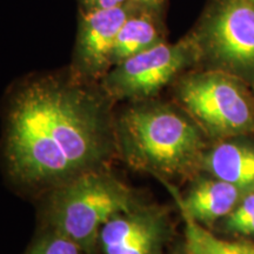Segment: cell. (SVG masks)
Listing matches in <instances>:
<instances>
[{
    "instance_id": "cell-18",
    "label": "cell",
    "mask_w": 254,
    "mask_h": 254,
    "mask_svg": "<svg viewBox=\"0 0 254 254\" xmlns=\"http://www.w3.org/2000/svg\"><path fill=\"white\" fill-rule=\"evenodd\" d=\"M247 1H249V2H250V4H251V5H252V6H253V7H254V0H247Z\"/></svg>"
},
{
    "instance_id": "cell-15",
    "label": "cell",
    "mask_w": 254,
    "mask_h": 254,
    "mask_svg": "<svg viewBox=\"0 0 254 254\" xmlns=\"http://www.w3.org/2000/svg\"><path fill=\"white\" fill-rule=\"evenodd\" d=\"M133 0H80L82 11L109 9L126 5Z\"/></svg>"
},
{
    "instance_id": "cell-3",
    "label": "cell",
    "mask_w": 254,
    "mask_h": 254,
    "mask_svg": "<svg viewBox=\"0 0 254 254\" xmlns=\"http://www.w3.org/2000/svg\"><path fill=\"white\" fill-rule=\"evenodd\" d=\"M135 206L133 190L98 166L59 184L51 196L47 219L51 230L91 253L98 245L101 227L114 215Z\"/></svg>"
},
{
    "instance_id": "cell-12",
    "label": "cell",
    "mask_w": 254,
    "mask_h": 254,
    "mask_svg": "<svg viewBox=\"0 0 254 254\" xmlns=\"http://www.w3.org/2000/svg\"><path fill=\"white\" fill-rule=\"evenodd\" d=\"M187 254H254V244L221 240L183 213Z\"/></svg>"
},
{
    "instance_id": "cell-11",
    "label": "cell",
    "mask_w": 254,
    "mask_h": 254,
    "mask_svg": "<svg viewBox=\"0 0 254 254\" xmlns=\"http://www.w3.org/2000/svg\"><path fill=\"white\" fill-rule=\"evenodd\" d=\"M202 164L217 179L244 190L254 187V148L237 142H222L202 158Z\"/></svg>"
},
{
    "instance_id": "cell-6",
    "label": "cell",
    "mask_w": 254,
    "mask_h": 254,
    "mask_svg": "<svg viewBox=\"0 0 254 254\" xmlns=\"http://www.w3.org/2000/svg\"><path fill=\"white\" fill-rule=\"evenodd\" d=\"M199 59L192 36L177 44L163 41L111 67L104 75V88L114 99H147Z\"/></svg>"
},
{
    "instance_id": "cell-4",
    "label": "cell",
    "mask_w": 254,
    "mask_h": 254,
    "mask_svg": "<svg viewBox=\"0 0 254 254\" xmlns=\"http://www.w3.org/2000/svg\"><path fill=\"white\" fill-rule=\"evenodd\" d=\"M177 95L193 118L212 135L254 131V105L239 78L220 69L190 73L179 81Z\"/></svg>"
},
{
    "instance_id": "cell-13",
    "label": "cell",
    "mask_w": 254,
    "mask_h": 254,
    "mask_svg": "<svg viewBox=\"0 0 254 254\" xmlns=\"http://www.w3.org/2000/svg\"><path fill=\"white\" fill-rule=\"evenodd\" d=\"M84 251L74 241L55 230L40 237L26 254H82Z\"/></svg>"
},
{
    "instance_id": "cell-2",
    "label": "cell",
    "mask_w": 254,
    "mask_h": 254,
    "mask_svg": "<svg viewBox=\"0 0 254 254\" xmlns=\"http://www.w3.org/2000/svg\"><path fill=\"white\" fill-rule=\"evenodd\" d=\"M118 139L127 164L165 176L190 172L204 158L199 128L166 105H136L118 123Z\"/></svg>"
},
{
    "instance_id": "cell-9",
    "label": "cell",
    "mask_w": 254,
    "mask_h": 254,
    "mask_svg": "<svg viewBox=\"0 0 254 254\" xmlns=\"http://www.w3.org/2000/svg\"><path fill=\"white\" fill-rule=\"evenodd\" d=\"M247 190L217 180H202L193 186L184 199H178L182 213L200 225H208L228 215Z\"/></svg>"
},
{
    "instance_id": "cell-7",
    "label": "cell",
    "mask_w": 254,
    "mask_h": 254,
    "mask_svg": "<svg viewBox=\"0 0 254 254\" xmlns=\"http://www.w3.org/2000/svg\"><path fill=\"white\" fill-rule=\"evenodd\" d=\"M136 7L139 5L131 1L114 8L81 11L75 47V59L81 74L98 78L110 71L117 36Z\"/></svg>"
},
{
    "instance_id": "cell-1",
    "label": "cell",
    "mask_w": 254,
    "mask_h": 254,
    "mask_svg": "<svg viewBox=\"0 0 254 254\" xmlns=\"http://www.w3.org/2000/svg\"><path fill=\"white\" fill-rule=\"evenodd\" d=\"M1 147L5 170L14 183L59 185L99 166L110 150V128L94 95L41 79L9 98Z\"/></svg>"
},
{
    "instance_id": "cell-5",
    "label": "cell",
    "mask_w": 254,
    "mask_h": 254,
    "mask_svg": "<svg viewBox=\"0 0 254 254\" xmlns=\"http://www.w3.org/2000/svg\"><path fill=\"white\" fill-rule=\"evenodd\" d=\"M192 37L213 68L254 84V7L247 0H213Z\"/></svg>"
},
{
    "instance_id": "cell-16",
    "label": "cell",
    "mask_w": 254,
    "mask_h": 254,
    "mask_svg": "<svg viewBox=\"0 0 254 254\" xmlns=\"http://www.w3.org/2000/svg\"><path fill=\"white\" fill-rule=\"evenodd\" d=\"M133 1L142 8L152 9V11L158 12L160 9L161 5L164 4L165 0H133Z\"/></svg>"
},
{
    "instance_id": "cell-14",
    "label": "cell",
    "mask_w": 254,
    "mask_h": 254,
    "mask_svg": "<svg viewBox=\"0 0 254 254\" xmlns=\"http://www.w3.org/2000/svg\"><path fill=\"white\" fill-rule=\"evenodd\" d=\"M254 218V193H251L227 215V227L236 231L241 224Z\"/></svg>"
},
{
    "instance_id": "cell-8",
    "label": "cell",
    "mask_w": 254,
    "mask_h": 254,
    "mask_svg": "<svg viewBox=\"0 0 254 254\" xmlns=\"http://www.w3.org/2000/svg\"><path fill=\"white\" fill-rule=\"evenodd\" d=\"M164 234L163 215L138 205L111 218L101 227L98 244L104 254H155Z\"/></svg>"
},
{
    "instance_id": "cell-17",
    "label": "cell",
    "mask_w": 254,
    "mask_h": 254,
    "mask_svg": "<svg viewBox=\"0 0 254 254\" xmlns=\"http://www.w3.org/2000/svg\"><path fill=\"white\" fill-rule=\"evenodd\" d=\"M234 232H239L241 234H254V218L241 224Z\"/></svg>"
},
{
    "instance_id": "cell-10",
    "label": "cell",
    "mask_w": 254,
    "mask_h": 254,
    "mask_svg": "<svg viewBox=\"0 0 254 254\" xmlns=\"http://www.w3.org/2000/svg\"><path fill=\"white\" fill-rule=\"evenodd\" d=\"M163 28L159 24L157 12L139 7L126 19L114 44L111 64L112 67L129 57L163 43Z\"/></svg>"
}]
</instances>
